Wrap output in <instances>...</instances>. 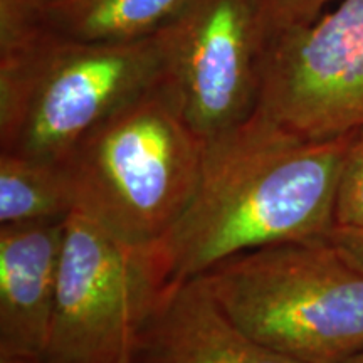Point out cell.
<instances>
[{"label": "cell", "mask_w": 363, "mask_h": 363, "mask_svg": "<svg viewBox=\"0 0 363 363\" xmlns=\"http://www.w3.org/2000/svg\"><path fill=\"white\" fill-rule=\"evenodd\" d=\"M202 278L240 328L286 357L345 363L363 353V271L330 240L239 254Z\"/></svg>", "instance_id": "4"}, {"label": "cell", "mask_w": 363, "mask_h": 363, "mask_svg": "<svg viewBox=\"0 0 363 363\" xmlns=\"http://www.w3.org/2000/svg\"><path fill=\"white\" fill-rule=\"evenodd\" d=\"M163 288L152 247L126 244L72 212L44 357L56 363H130L136 335Z\"/></svg>", "instance_id": "5"}, {"label": "cell", "mask_w": 363, "mask_h": 363, "mask_svg": "<svg viewBox=\"0 0 363 363\" xmlns=\"http://www.w3.org/2000/svg\"><path fill=\"white\" fill-rule=\"evenodd\" d=\"M328 240L342 252L345 259L363 271V230L335 227Z\"/></svg>", "instance_id": "14"}, {"label": "cell", "mask_w": 363, "mask_h": 363, "mask_svg": "<svg viewBox=\"0 0 363 363\" xmlns=\"http://www.w3.org/2000/svg\"><path fill=\"white\" fill-rule=\"evenodd\" d=\"M206 140L158 83L118 108L62 158L74 212L152 247L192 199Z\"/></svg>", "instance_id": "2"}, {"label": "cell", "mask_w": 363, "mask_h": 363, "mask_svg": "<svg viewBox=\"0 0 363 363\" xmlns=\"http://www.w3.org/2000/svg\"><path fill=\"white\" fill-rule=\"evenodd\" d=\"M352 133L305 138L256 110L207 140L192 199L152 246L165 286L261 247L328 240Z\"/></svg>", "instance_id": "1"}, {"label": "cell", "mask_w": 363, "mask_h": 363, "mask_svg": "<svg viewBox=\"0 0 363 363\" xmlns=\"http://www.w3.org/2000/svg\"><path fill=\"white\" fill-rule=\"evenodd\" d=\"M130 363H303L242 330L202 276L163 288L136 335Z\"/></svg>", "instance_id": "8"}, {"label": "cell", "mask_w": 363, "mask_h": 363, "mask_svg": "<svg viewBox=\"0 0 363 363\" xmlns=\"http://www.w3.org/2000/svg\"><path fill=\"white\" fill-rule=\"evenodd\" d=\"M162 78L157 33L125 43L39 38L0 52V152L61 162Z\"/></svg>", "instance_id": "3"}, {"label": "cell", "mask_w": 363, "mask_h": 363, "mask_svg": "<svg viewBox=\"0 0 363 363\" xmlns=\"http://www.w3.org/2000/svg\"><path fill=\"white\" fill-rule=\"evenodd\" d=\"M66 219L0 225V358L44 357L56 310Z\"/></svg>", "instance_id": "9"}, {"label": "cell", "mask_w": 363, "mask_h": 363, "mask_svg": "<svg viewBox=\"0 0 363 363\" xmlns=\"http://www.w3.org/2000/svg\"><path fill=\"white\" fill-rule=\"evenodd\" d=\"M0 363H56L48 360L45 357L39 358H0Z\"/></svg>", "instance_id": "15"}, {"label": "cell", "mask_w": 363, "mask_h": 363, "mask_svg": "<svg viewBox=\"0 0 363 363\" xmlns=\"http://www.w3.org/2000/svg\"><path fill=\"white\" fill-rule=\"evenodd\" d=\"M185 0H0V52L29 40L125 43L162 29Z\"/></svg>", "instance_id": "10"}, {"label": "cell", "mask_w": 363, "mask_h": 363, "mask_svg": "<svg viewBox=\"0 0 363 363\" xmlns=\"http://www.w3.org/2000/svg\"><path fill=\"white\" fill-rule=\"evenodd\" d=\"M335 227L363 230V126L352 133L340 172Z\"/></svg>", "instance_id": "12"}, {"label": "cell", "mask_w": 363, "mask_h": 363, "mask_svg": "<svg viewBox=\"0 0 363 363\" xmlns=\"http://www.w3.org/2000/svg\"><path fill=\"white\" fill-rule=\"evenodd\" d=\"M256 110L313 140L363 126V0L267 39Z\"/></svg>", "instance_id": "7"}, {"label": "cell", "mask_w": 363, "mask_h": 363, "mask_svg": "<svg viewBox=\"0 0 363 363\" xmlns=\"http://www.w3.org/2000/svg\"><path fill=\"white\" fill-rule=\"evenodd\" d=\"M328 2L330 0H261L266 39L291 27L310 24L323 13Z\"/></svg>", "instance_id": "13"}, {"label": "cell", "mask_w": 363, "mask_h": 363, "mask_svg": "<svg viewBox=\"0 0 363 363\" xmlns=\"http://www.w3.org/2000/svg\"><path fill=\"white\" fill-rule=\"evenodd\" d=\"M157 35L163 88L202 140L254 115L267 40L261 0H185Z\"/></svg>", "instance_id": "6"}, {"label": "cell", "mask_w": 363, "mask_h": 363, "mask_svg": "<svg viewBox=\"0 0 363 363\" xmlns=\"http://www.w3.org/2000/svg\"><path fill=\"white\" fill-rule=\"evenodd\" d=\"M74 201L59 162L0 152V225L66 219Z\"/></svg>", "instance_id": "11"}, {"label": "cell", "mask_w": 363, "mask_h": 363, "mask_svg": "<svg viewBox=\"0 0 363 363\" xmlns=\"http://www.w3.org/2000/svg\"><path fill=\"white\" fill-rule=\"evenodd\" d=\"M345 363H363V353H358L357 357L350 358V360H348V362H345Z\"/></svg>", "instance_id": "16"}]
</instances>
